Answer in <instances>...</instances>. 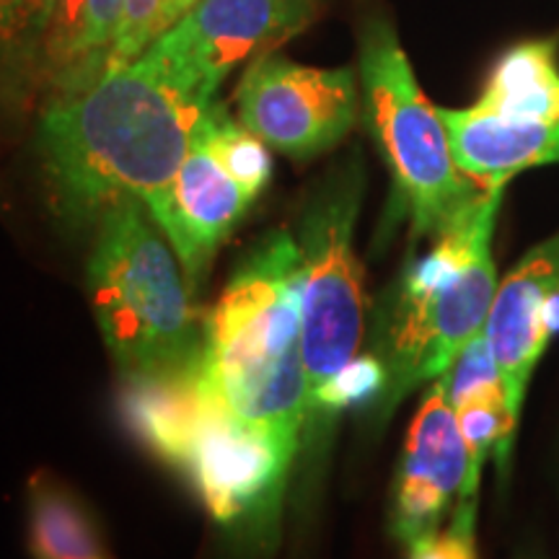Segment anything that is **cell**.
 I'll list each match as a JSON object with an SVG mask.
<instances>
[{"label": "cell", "instance_id": "obj_1", "mask_svg": "<svg viewBox=\"0 0 559 559\" xmlns=\"http://www.w3.org/2000/svg\"><path fill=\"white\" fill-rule=\"evenodd\" d=\"M213 102L215 91L158 45L81 94L47 102L37 151L58 218L99 223L124 198L158 215Z\"/></svg>", "mask_w": 559, "mask_h": 559}, {"label": "cell", "instance_id": "obj_2", "mask_svg": "<svg viewBox=\"0 0 559 559\" xmlns=\"http://www.w3.org/2000/svg\"><path fill=\"white\" fill-rule=\"evenodd\" d=\"M202 373L223 407L300 438L309 415L304 362V270L288 230L247 251L205 317Z\"/></svg>", "mask_w": 559, "mask_h": 559}, {"label": "cell", "instance_id": "obj_3", "mask_svg": "<svg viewBox=\"0 0 559 559\" xmlns=\"http://www.w3.org/2000/svg\"><path fill=\"white\" fill-rule=\"evenodd\" d=\"M506 185L489 187L432 239V249L404 270L379 317L376 355L386 366L379 407L386 417L419 383L440 379L485 330L498 293L492 234Z\"/></svg>", "mask_w": 559, "mask_h": 559}, {"label": "cell", "instance_id": "obj_4", "mask_svg": "<svg viewBox=\"0 0 559 559\" xmlns=\"http://www.w3.org/2000/svg\"><path fill=\"white\" fill-rule=\"evenodd\" d=\"M174 254L140 200L124 198L102 215L88 296L122 379L200 360L205 317Z\"/></svg>", "mask_w": 559, "mask_h": 559}, {"label": "cell", "instance_id": "obj_5", "mask_svg": "<svg viewBox=\"0 0 559 559\" xmlns=\"http://www.w3.org/2000/svg\"><path fill=\"white\" fill-rule=\"evenodd\" d=\"M362 120L394 181L396 205L409 218L412 239H436L481 187L453 160L438 109L425 99L386 19H368L360 34Z\"/></svg>", "mask_w": 559, "mask_h": 559}, {"label": "cell", "instance_id": "obj_6", "mask_svg": "<svg viewBox=\"0 0 559 559\" xmlns=\"http://www.w3.org/2000/svg\"><path fill=\"white\" fill-rule=\"evenodd\" d=\"M360 200L362 169L358 160H349L321 181L300 218L304 362L309 396L360 353L366 334L362 264L355 254Z\"/></svg>", "mask_w": 559, "mask_h": 559}, {"label": "cell", "instance_id": "obj_7", "mask_svg": "<svg viewBox=\"0 0 559 559\" xmlns=\"http://www.w3.org/2000/svg\"><path fill=\"white\" fill-rule=\"evenodd\" d=\"M298 443L288 432L236 417L213 394L177 472L192 481L218 526L243 544L270 549Z\"/></svg>", "mask_w": 559, "mask_h": 559}, {"label": "cell", "instance_id": "obj_8", "mask_svg": "<svg viewBox=\"0 0 559 559\" xmlns=\"http://www.w3.org/2000/svg\"><path fill=\"white\" fill-rule=\"evenodd\" d=\"M236 99L243 128L296 160L334 148L360 111L353 70L306 68L275 52L251 60Z\"/></svg>", "mask_w": 559, "mask_h": 559}, {"label": "cell", "instance_id": "obj_9", "mask_svg": "<svg viewBox=\"0 0 559 559\" xmlns=\"http://www.w3.org/2000/svg\"><path fill=\"white\" fill-rule=\"evenodd\" d=\"M317 9L319 0H200L153 45L218 91L239 62L304 32Z\"/></svg>", "mask_w": 559, "mask_h": 559}, {"label": "cell", "instance_id": "obj_10", "mask_svg": "<svg viewBox=\"0 0 559 559\" xmlns=\"http://www.w3.org/2000/svg\"><path fill=\"white\" fill-rule=\"evenodd\" d=\"M469 474V451L456 412L445 400L440 379L425 394L391 489V534L404 547L438 531L445 513L456 508Z\"/></svg>", "mask_w": 559, "mask_h": 559}, {"label": "cell", "instance_id": "obj_11", "mask_svg": "<svg viewBox=\"0 0 559 559\" xmlns=\"http://www.w3.org/2000/svg\"><path fill=\"white\" fill-rule=\"evenodd\" d=\"M555 332H559V234L531 249L502 280L481 330L498 360L515 425L531 373Z\"/></svg>", "mask_w": 559, "mask_h": 559}, {"label": "cell", "instance_id": "obj_12", "mask_svg": "<svg viewBox=\"0 0 559 559\" xmlns=\"http://www.w3.org/2000/svg\"><path fill=\"white\" fill-rule=\"evenodd\" d=\"M251 202L254 198L223 169L200 132H194L169 200L158 215H153L156 226L179 254L187 285L194 296L205 283L215 251L234 234Z\"/></svg>", "mask_w": 559, "mask_h": 559}, {"label": "cell", "instance_id": "obj_13", "mask_svg": "<svg viewBox=\"0 0 559 559\" xmlns=\"http://www.w3.org/2000/svg\"><path fill=\"white\" fill-rule=\"evenodd\" d=\"M449 132L453 160L481 190L508 185L515 174L534 166L559 164L557 120H510L469 109H438Z\"/></svg>", "mask_w": 559, "mask_h": 559}, {"label": "cell", "instance_id": "obj_14", "mask_svg": "<svg viewBox=\"0 0 559 559\" xmlns=\"http://www.w3.org/2000/svg\"><path fill=\"white\" fill-rule=\"evenodd\" d=\"M210 402L213 389L207 386L200 360L122 379L120 407L124 423L145 449L174 469H179Z\"/></svg>", "mask_w": 559, "mask_h": 559}, {"label": "cell", "instance_id": "obj_15", "mask_svg": "<svg viewBox=\"0 0 559 559\" xmlns=\"http://www.w3.org/2000/svg\"><path fill=\"white\" fill-rule=\"evenodd\" d=\"M474 107L510 120H557V39H528L495 62Z\"/></svg>", "mask_w": 559, "mask_h": 559}, {"label": "cell", "instance_id": "obj_16", "mask_svg": "<svg viewBox=\"0 0 559 559\" xmlns=\"http://www.w3.org/2000/svg\"><path fill=\"white\" fill-rule=\"evenodd\" d=\"M29 551L34 559H115L88 508L50 472L29 481Z\"/></svg>", "mask_w": 559, "mask_h": 559}, {"label": "cell", "instance_id": "obj_17", "mask_svg": "<svg viewBox=\"0 0 559 559\" xmlns=\"http://www.w3.org/2000/svg\"><path fill=\"white\" fill-rule=\"evenodd\" d=\"M200 138L218 164L247 190L251 198H260L267 190L272 177V158L267 145L254 132L243 128L228 115L221 102H213L198 124Z\"/></svg>", "mask_w": 559, "mask_h": 559}, {"label": "cell", "instance_id": "obj_18", "mask_svg": "<svg viewBox=\"0 0 559 559\" xmlns=\"http://www.w3.org/2000/svg\"><path fill=\"white\" fill-rule=\"evenodd\" d=\"M122 11L124 0H88L86 13H83L81 34L75 39L73 60H70L66 79H62L58 91L47 102L81 94V91L94 86L102 79L104 70H107L111 39H115Z\"/></svg>", "mask_w": 559, "mask_h": 559}, {"label": "cell", "instance_id": "obj_19", "mask_svg": "<svg viewBox=\"0 0 559 559\" xmlns=\"http://www.w3.org/2000/svg\"><path fill=\"white\" fill-rule=\"evenodd\" d=\"M383 389H386V366L376 353L355 355L345 368H340L330 381L309 396V419L332 417L337 412L355 407V404H366L370 400H381Z\"/></svg>", "mask_w": 559, "mask_h": 559}, {"label": "cell", "instance_id": "obj_20", "mask_svg": "<svg viewBox=\"0 0 559 559\" xmlns=\"http://www.w3.org/2000/svg\"><path fill=\"white\" fill-rule=\"evenodd\" d=\"M88 0H52L45 37L34 62V81L45 91V102L58 91L73 60L75 39L81 34L83 13Z\"/></svg>", "mask_w": 559, "mask_h": 559}, {"label": "cell", "instance_id": "obj_21", "mask_svg": "<svg viewBox=\"0 0 559 559\" xmlns=\"http://www.w3.org/2000/svg\"><path fill=\"white\" fill-rule=\"evenodd\" d=\"M52 0H0V62L16 73L37 62Z\"/></svg>", "mask_w": 559, "mask_h": 559}, {"label": "cell", "instance_id": "obj_22", "mask_svg": "<svg viewBox=\"0 0 559 559\" xmlns=\"http://www.w3.org/2000/svg\"><path fill=\"white\" fill-rule=\"evenodd\" d=\"M440 383H443L445 400H449L453 409H456L461 402L469 400V396L479 394V391L502 386L498 360H495L485 334L479 332L469 345L461 349L456 360L451 362V368L440 376Z\"/></svg>", "mask_w": 559, "mask_h": 559}, {"label": "cell", "instance_id": "obj_23", "mask_svg": "<svg viewBox=\"0 0 559 559\" xmlns=\"http://www.w3.org/2000/svg\"><path fill=\"white\" fill-rule=\"evenodd\" d=\"M160 11H164V0H124L104 73L135 62L160 37Z\"/></svg>", "mask_w": 559, "mask_h": 559}, {"label": "cell", "instance_id": "obj_24", "mask_svg": "<svg viewBox=\"0 0 559 559\" xmlns=\"http://www.w3.org/2000/svg\"><path fill=\"white\" fill-rule=\"evenodd\" d=\"M474 523L477 508L456 506L451 510L449 528L430 531L407 544V559H477Z\"/></svg>", "mask_w": 559, "mask_h": 559}]
</instances>
